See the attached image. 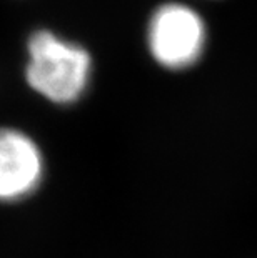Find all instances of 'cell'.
Segmentation results:
<instances>
[{
    "label": "cell",
    "mask_w": 257,
    "mask_h": 258,
    "mask_svg": "<svg viewBox=\"0 0 257 258\" xmlns=\"http://www.w3.org/2000/svg\"><path fill=\"white\" fill-rule=\"evenodd\" d=\"M90 79L92 57L85 47L43 29L29 37L25 80L40 97L70 105L84 97Z\"/></svg>",
    "instance_id": "6da1fadb"
},
{
    "label": "cell",
    "mask_w": 257,
    "mask_h": 258,
    "mask_svg": "<svg viewBox=\"0 0 257 258\" xmlns=\"http://www.w3.org/2000/svg\"><path fill=\"white\" fill-rule=\"evenodd\" d=\"M205 43V22L189 5L164 4L150 15L147 47L161 67L172 72L192 67L204 55Z\"/></svg>",
    "instance_id": "7a4b0ae2"
},
{
    "label": "cell",
    "mask_w": 257,
    "mask_h": 258,
    "mask_svg": "<svg viewBox=\"0 0 257 258\" xmlns=\"http://www.w3.org/2000/svg\"><path fill=\"white\" fill-rule=\"evenodd\" d=\"M43 155L25 132L0 127V202L10 203L29 197L43 178Z\"/></svg>",
    "instance_id": "3957f363"
}]
</instances>
